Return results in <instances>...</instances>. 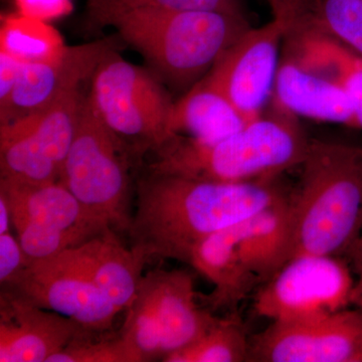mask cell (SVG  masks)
Returning <instances> with one entry per match:
<instances>
[{
    "mask_svg": "<svg viewBox=\"0 0 362 362\" xmlns=\"http://www.w3.org/2000/svg\"><path fill=\"white\" fill-rule=\"evenodd\" d=\"M279 178L226 183L147 173L136 185L131 249L145 263L164 258L187 264L202 240L287 199Z\"/></svg>",
    "mask_w": 362,
    "mask_h": 362,
    "instance_id": "6da1fadb",
    "label": "cell"
},
{
    "mask_svg": "<svg viewBox=\"0 0 362 362\" xmlns=\"http://www.w3.org/2000/svg\"><path fill=\"white\" fill-rule=\"evenodd\" d=\"M310 142L299 118L271 103L259 118L218 141L170 138L154 150L147 173L226 183L275 180L300 168Z\"/></svg>",
    "mask_w": 362,
    "mask_h": 362,
    "instance_id": "7a4b0ae2",
    "label": "cell"
},
{
    "mask_svg": "<svg viewBox=\"0 0 362 362\" xmlns=\"http://www.w3.org/2000/svg\"><path fill=\"white\" fill-rule=\"evenodd\" d=\"M300 168L290 194L291 259L344 258L362 233V146L311 139Z\"/></svg>",
    "mask_w": 362,
    "mask_h": 362,
    "instance_id": "3957f363",
    "label": "cell"
},
{
    "mask_svg": "<svg viewBox=\"0 0 362 362\" xmlns=\"http://www.w3.org/2000/svg\"><path fill=\"white\" fill-rule=\"evenodd\" d=\"M144 57L163 82L185 92L252 28L245 13L132 9L102 23Z\"/></svg>",
    "mask_w": 362,
    "mask_h": 362,
    "instance_id": "277c9868",
    "label": "cell"
},
{
    "mask_svg": "<svg viewBox=\"0 0 362 362\" xmlns=\"http://www.w3.org/2000/svg\"><path fill=\"white\" fill-rule=\"evenodd\" d=\"M137 158L126 143L98 116L85 98L77 131L59 181L95 218L114 230L129 232L131 159Z\"/></svg>",
    "mask_w": 362,
    "mask_h": 362,
    "instance_id": "5b68a950",
    "label": "cell"
},
{
    "mask_svg": "<svg viewBox=\"0 0 362 362\" xmlns=\"http://www.w3.org/2000/svg\"><path fill=\"white\" fill-rule=\"evenodd\" d=\"M117 51L97 66L89 99L105 125L140 158L168 141L175 101L160 78L125 61Z\"/></svg>",
    "mask_w": 362,
    "mask_h": 362,
    "instance_id": "8992f818",
    "label": "cell"
},
{
    "mask_svg": "<svg viewBox=\"0 0 362 362\" xmlns=\"http://www.w3.org/2000/svg\"><path fill=\"white\" fill-rule=\"evenodd\" d=\"M354 283V271L343 257L302 255L261 286L254 311L272 322L329 315L352 306Z\"/></svg>",
    "mask_w": 362,
    "mask_h": 362,
    "instance_id": "52a82bcc",
    "label": "cell"
},
{
    "mask_svg": "<svg viewBox=\"0 0 362 362\" xmlns=\"http://www.w3.org/2000/svg\"><path fill=\"white\" fill-rule=\"evenodd\" d=\"M252 362H362V312L343 309L298 321H274L250 337Z\"/></svg>",
    "mask_w": 362,
    "mask_h": 362,
    "instance_id": "ba28073f",
    "label": "cell"
},
{
    "mask_svg": "<svg viewBox=\"0 0 362 362\" xmlns=\"http://www.w3.org/2000/svg\"><path fill=\"white\" fill-rule=\"evenodd\" d=\"M286 35L285 26L276 20L250 28L206 75L247 122L271 103Z\"/></svg>",
    "mask_w": 362,
    "mask_h": 362,
    "instance_id": "9c48e42d",
    "label": "cell"
},
{
    "mask_svg": "<svg viewBox=\"0 0 362 362\" xmlns=\"http://www.w3.org/2000/svg\"><path fill=\"white\" fill-rule=\"evenodd\" d=\"M2 288L35 306L68 317L90 333L110 329L121 312L63 252L39 261L28 259L13 284Z\"/></svg>",
    "mask_w": 362,
    "mask_h": 362,
    "instance_id": "30bf717a",
    "label": "cell"
},
{
    "mask_svg": "<svg viewBox=\"0 0 362 362\" xmlns=\"http://www.w3.org/2000/svg\"><path fill=\"white\" fill-rule=\"evenodd\" d=\"M118 40L110 37L66 47L54 61L23 63L13 94L0 110V122L11 123L33 115L78 89L86 78L93 77L102 59L118 49Z\"/></svg>",
    "mask_w": 362,
    "mask_h": 362,
    "instance_id": "8fae6325",
    "label": "cell"
},
{
    "mask_svg": "<svg viewBox=\"0 0 362 362\" xmlns=\"http://www.w3.org/2000/svg\"><path fill=\"white\" fill-rule=\"evenodd\" d=\"M88 332L68 317L35 306L13 290L2 288L0 362H47Z\"/></svg>",
    "mask_w": 362,
    "mask_h": 362,
    "instance_id": "7c38bea8",
    "label": "cell"
},
{
    "mask_svg": "<svg viewBox=\"0 0 362 362\" xmlns=\"http://www.w3.org/2000/svg\"><path fill=\"white\" fill-rule=\"evenodd\" d=\"M271 103L299 119L357 129L354 107L342 86L284 47Z\"/></svg>",
    "mask_w": 362,
    "mask_h": 362,
    "instance_id": "4fadbf2b",
    "label": "cell"
},
{
    "mask_svg": "<svg viewBox=\"0 0 362 362\" xmlns=\"http://www.w3.org/2000/svg\"><path fill=\"white\" fill-rule=\"evenodd\" d=\"M161 338L162 361L197 341L218 320L197 303L194 278L187 271L156 270L143 276Z\"/></svg>",
    "mask_w": 362,
    "mask_h": 362,
    "instance_id": "5bb4252c",
    "label": "cell"
},
{
    "mask_svg": "<svg viewBox=\"0 0 362 362\" xmlns=\"http://www.w3.org/2000/svg\"><path fill=\"white\" fill-rule=\"evenodd\" d=\"M0 194L8 204L13 226L28 223L59 230L82 243L111 228L95 218L61 181L33 185L0 180Z\"/></svg>",
    "mask_w": 362,
    "mask_h": 362,
    "instance_id": "9a60e30c",
    "label": "cell"
},
{
    "mask_svg": "<svg viewBox=\"0 0 362 362\" xmlns=\"http://www.w3.org/2000/svg\"><path fill=\"white\" fill-rule=\"evenodd\" d=\"M63 254L119 310L132 303L146 263L131 247L123 246L115 230L109 228Z\"/></svg>",
    "mask_w": 362,
    "mask_h": 362,
    "instance_id": "2e32d148",
    "label": "cell"
},
{
    "mask_svg": "<svg viewBox=\"0 0 362 362\" xmlns=\"http://www.w3.org/2000/svg\"><path fill=\"white\" fill-rule=\"evenodd\" d=\"M243 221L202 240L194 247L188 259V265L214 285L213 292L204 297L213 309L235 310L259 285L243 265L238 251Z\"/></svg>",
    "mask_w": 362,
    "mask_h": 362,
    "instance_id": "e0dca14e",
    "label": "cell"
},
{
    "mask_svg": "<svg viewBox=\"0 0 362 362\" xmlns=\"http://www.w3.org/2000/svg\"><path fill=\"white\" fill-rule=\"evenodd\" d=\"M247 123L226 95L204 76L173 103L168 123V139L185 137L197 142H216Z\"/></svg>",
    "mask_w": 362,
    "mask_h": 362,
    "instance_id": "ac0fdd59",
    "label": "cell"
},
{
    "mask_svg": "<svg viewBox=\"0 0 362 362\" xmlns=\"http://www.w3.org/2000/svg\"><path fill=\"white\" fill-rule=\"evenodd\" d=\"M292 230L290 195L243 221L238 251L243 265L259 285L291 259Z\"/></svg>",
    "mask_w": 362,
    "mask_h": 362,
    "instance_id": "d6986e66",
    "label": "cell"
},
{
    "mask_svg": "<svg viewBox=\"0 0 362 362\" xmlns=\"http://www.w3.org/2000/svg\"><path fill=\"white\" fill-rule=\"evenodd\" d=\"M283 47L335 78L346 94L362 130V57L311 21L286 35Z\"/></svg>",
    "mask_w": 362,
    "mask_h": 362,
    "instance_id": "ffe728a7",
    "label": "cell"
},
{
    "mask_svg": "<svg viewBox=\"0 0 362 362\" xmlns=\"http://www.w3.org/2000/svg\"><path fill=\"white\" fill-rule=\"evenodd\" d=\"M61 168L21 120L0 126V180L47 185L59 181Z\"/></svg>",
    "mask_w": 362,
    "mask_h": 362,
    "instance_id": "44dd1931",
    "label": "cell"
},
{
    "mask_svg": "<svg viewBox=\"0 0 362 362\" xmlns=\"http://www.w3.org/2000/svg\"><path fill=\"white\" fill-rule=\"evenodd\" d=\"M66 45L61 33L47 21L21 13L1 18L0 49L21 63H44L58 59Z\"/></svg>",
    "mask_w": 362,
    "mask_h": 362,
    "instance_id": "7402d4cb",
    "label": "cell"
},
{
    "mask_svg": "<svg viewBox=\"0 0 362 362\" xmlns=\"http://www.w3.org/2000/svg\"><path fill=\"white\" fill-rule=\"evenodd\" d=\"M84 99L78 89L74 90L42 111L18 119L25 124L61 171L77 131Z\"/></svg>",
    "mask_w": 362,
    "mask_h": 362,
    "instance_id": "603a6c76",
    "label": "cell"
},
{
    "mask_svg": "<svg viewBox=\"0 0 362 362\" xmlns=\"http://www.w3.org/2000/svg\"><path fill=\"white\" fill-rule=\"evenodd\" d=\"M250 338L240 317L233 312L185 349L169 354L165 362H243L249 361Z\"/></svg>",
    "mask_w": 362,
    "mask_h": 362,
    "instance_id": "cb8c5ba5",
    "label": "cell"
},
{
    "mask_svg": "<svg viewBox=\"0 0 362 362\" xmlns=\"http://www.w3.org/2000/svg\"><path fill=\"white\" fill-rule=\"evenodd\" d=\"M244 0H89L90 18L102 25L113 14L132 9L245 13Z\"/></svg>",
    "mask_w": 362,
    "mask_h": 362,
    "instance_id": "d4e9b609",
    "label": "cell"
},
{
    "mask_svg": "<svg viewBox=\"0 0 362 362\" xmlns=\"http://www.w3.org/2000/svg\"><path fill=\"white\" fill-rule=\"evenodd\" d=\"M311 21L362 57V0H319Z\"/></svg>",
    "mask_w": 362,
    "mask_h": 362,
    "instance_id": "484cf974",
    "label": "cell"
},
{
    "mask_svg": "<svg viewBox=\"0 0 362 362\" xmlns=\"http://www.w3.org/2000/svg\"><path fill=\"white\" fill-rule=\"evenodd\" d=\"M94 334L88 332L76 337L47 362H140L120 332L100 340H93Z\"/></svg>",
    "mask_w": 362,
    "mask_h": 362,
    "instance_id": "4316f807",
    "label": "cell"
},
{
    "mask_svg": "<svg viewBox=\"0 0 362 362\" xmlns=\"http://www.w3.org/2000/svg\"><path fill=\"white\" fill-rule=\"evenodd\" d=\"M28 259L18 239L11 232L0 233V283L13 284L28 266Z\"/></svg>",
    "mask_w": 362,
    "mask_h": 362,
    "instance_id": "83f0119b",
    "label": "cell"
},
{
    "mask_svg": "<svg viewBox=\"0 0 362 362\" xmlns=\"http://www.w3.org/2000/svg\"><path fill=\"white\" fill-rule=\"evenodd\" d=\"M273 20L285 26L288 32L304 25L315 13L318 4L313 0H266Z\"/></svg>",
    "mask_w": 362,
    "mask_h": 362,
    "instance_id": "f1b7e54d",
    "label": "cell"
},
{
    "mask_svg": "<svg viewBox=\"0 0 362 362\" xmlns=\"http://www.w3.org/2000/svg\"><path fill=\"white\" fill-rule=\"evenodd\" d=\"M18 13L49 21L68 16L73 11L71 0H14Z\"/></svg>",
    "mask_w": 362,
    "mask_h": 362,
    "instance_id": "f546056e",
    "label": "cell"
},
{
    "mask_svg": "<svg viewBox=\"0 0 362 362\" xmlns=\"http://www.w3.org/2000/svg\"><path fill=\"white\" fill-rule=\"evenodd\" d=\"M23 64L0 49V110L6 106L13 94Z\"/></svg>",
    "mask_w": 362,
    "mask_h": 362,
    "instance_id": "4dcf8cb0",
    "label": "cell"
},
{
    "mask_svg": "<svg viewBox=\"0 0 362 362\" xmlns=\"http://www.w3.org/2000/svg\"><path fill=\"white\" fill-rule=\"evenodd\" d=\"M344 258L349 262L352 271L356 275L354 294H352L351 305L354 308L362 312V233L356 242L354 243Z\"/></svg>",
    "mask_w": 362,
    "mask_h": 362,
    "instance_id": "1f68e13d",
    "label": "cell"
},
{
    "mask_svg": "<svg viewBox=\"0 0 362 362\" xmlns=\"http://www.w3.org/2000/svg\"><path fill=\"white\" fill-rule=\"evenodd\" d=\"M13 226V220H11V209L6 197L0 194V233L11 232Z\"/></svg>",
    "mask_w": 362,
    "mask_h": 362,
    "instance_id": "d6a6232c",
    "label": "cell"
},
{
    "mask_svg": "<svg viewBox=\"0 0 362 362\" xmlns=\"http://www.w3.org/2000/svg\"><path fill=\"white\" fill-rule=\"evenodd\" d=\"M313 1H315V2H317V4H318L319 0H313Z\"/></svg>",
    "mask_w": 362,
    "mask_h": 362,
    "instance_id": "836d02e7",
    "label": "cell"
}]
</instances>
